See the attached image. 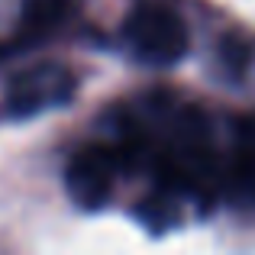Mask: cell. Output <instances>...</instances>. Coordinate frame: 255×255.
<instances>
[{"instance_id": "cell-3", "label": "cell", "mask_w": 255, "mask_h": 255, "mask_svg": "<svg viewBox=\"0 0 255 255\" xmlns=\"http://www.w3.org/2000/svg\"><path fill=\"white\" fill-rule=\"evenodd\" d=\"M120 152L117 145L94 142L84 145L71 155L68 168H65V187H68L71 200L81 210H100L113 194V181L120 171Z\"/></svg>"}, {"instance_id": "cell-4", "label": "cell", "mask_w": 255, "mask_h": 255, "mask_svg": "<svg viewBox=\"0 0 255 255\" xmlns=\"http://www.w3.org/2000/svg\"><path fill=\"white\" fill-rule=\"evenodd\" d=\"M236 174L246 187L255 194V120L239 129V149H236Z\"/></svg>"}, {"instance_id": "cell-1", "label": "cell", "mask_w": 255, "mask_h": 255, "mask_svg": "<svg viewBox=\"0 0 255 255\" xmlns=\"http://www.w3.org/2000/svg\"><path fill=\"white\" fill-rule=\"evenodd\" d=\"M78 91V81L65 65L55 62H39L29 68L16 71L10 78L3 91V117L6 120H32L45 110H55V107L71 104Z\"/></svg>"}, {"instance_id": "cell-5", "label": "cell", "mask_w": 255, "mask_h": 255, "mask_svg": "<svg viewBox=\"0 0 255 255\" xmlns=\"http://www.w3.org/2000/svg\"><path fill=\"white\" fill-rule=\"evenodd\" d=\"M65 10V0H26V19L32 29L52 26Z\"/></svg>"}, {"instance_id": "cell-2", "label": "cell", "mask_w": 255, "mask_h": 255, "mask_svg": "<svg viewBox=\"0 0 255 255\" xmlns=\"http://www.w3.org/2000/svg\"><path fill=\"white\" fill-rule=\"evenodd\" d=\"M123 36L129 49L149 65H174L187 55V26L171 6L142 3L126 16Z\"/></svg>"}]
</instances>
